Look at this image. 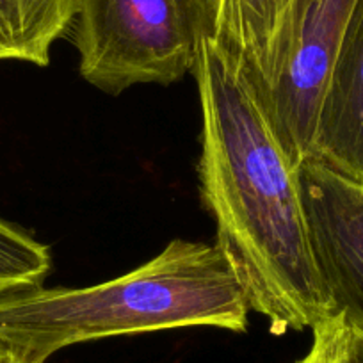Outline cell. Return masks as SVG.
<instances>
[{
  "mask_svg": "<svg viewBox=\"0 0 363 363\" xmlns=\"http://www.w3.org/2000/svg\"><path fill=\"white\" fill-rule=\"evenodd\" d=\"M335 317H337L338 328H340L342 338H344L345 349L351 356V362L363 363V323L347 315L342 310H337Z\"/></svg>",
  "mask_w": 363,
  "mask_h": 363,
  "instance_id": "obj_11",
  "label": "cell"
},
{
  "mask_svg": "<svg viewBox=\"0 0 363 363\" xmlns=\"http://www.w3.org/2000/svg\"><path fill=\"white\" fill-rule=\"evenodd\" d=\"M216 18L218 0H73L66 36L80 77L116 96L193 73L201 43L216 36Z\"/></svg>",
  "mask_w": 363,
  "mask_h": 363,
  "instance_id": "obj_3",
  "label": "cell"
},
{
  "mask_svg": "<svg viewBox=\"0 0 363 363\" xmlns=\"http://www.w3.org/2000/svg\"><path fill=\"white\" fill-rule=\"evenodd\" d=\"M291 0H218L216 40L247 65L260 82L278 26Z\"/></svg>",
  "mask_w": 363,
  "mask_h": 363,
  "instance_id": "obj_8",
  "label": "cell"
},
{
  "mask_svg": "<svg viewBox=\"0 0 363 363\" xmlns=\"http://www.w3.org/2000/svg\"><path fill=\"white\" fill-rule=\"evenodd\" d=\"M251 308L216 244L174 239L123 277L0 296V342L30 363L69 345L177 328L244 333Z\"/></svg>",
  "mask_w": 363,
  "mask_h": 363,
  "instance_id": "obj_2",
  "label": "cell"
},
{
  "mask_svg": "<svg viewBox=\"0 0 363 363\" xmlns=\"http://www.w3.org/2000/svg\"><path fill=\"white\" fill-rule=\"evenodd\" d=\"M352 6L354 0H291L265 75L257 82L299 164L312 157L320 106Z\"/></svg>",
  "mask_w": 363,
  "mask_h": 363,
  "instance_id": "obj_4",
  "label": "cell"
},
{
  "mask_svg": "<svg viewBox=\"0 0 363 363\" xmlns=\"http://www.w3.org/2000/svg\"><path fill=\"white\" fill-rule=\"evenodd\" d=\"M310 237L335 310L363 323V182L317 160L301 164Z\"/></svg>",
  "mask_w": 363,
  "mask_h": 363,
  "instance_id": "obj_5",
  "label": "cell"
},
{
  "mask_svg": "<svg viewBox=\"0 0 363 363\" xmlns=\"http://www.w3.org/2000/svg\"><path fill=\"white\" fill-rule=\"evenodd\" d=\"M312 345L296 363H352L335 312L312 328Z\"/></svg>",
  "mask_w": 363,
  "mask_h": 363,
  "instance_id": "obj_10",
  "label": "cell"
},
{
  "mask_svg": "<svg viewBox=\"0 0 363 363\" xmlns=\"http://www.w3.org/2000/svg\"><path fill=\"white\" fill-rule=\"evenodd\" d=\"M72 18L73 0H0V61L47 66Z\"/></svg>",
  "mask_w": 363,
  "mask_h": 363,
  "instance_id": "obj_7",
  "label": "cell"
},
{
  "mask_svg": "<svg viewBox=\"0 0 363 363\" xmlns=\"http://www.w3.org/2000/svg\"><path fill=\"white\" fill-rule=\"evenodd\" d=\"M0 363H30V362H27L23 356H20L18 352H15L11 347H8V345L0 342Z\"/></svg>",
  "mask_w": 363,
  "mask_h": 363,
  "instance_id": "obj_12",
  "label": "cell"
},
{
  "mask_svg": "<svg viewBox=\"0 0 363 363\" xmlns=\"http://www.w3.org/2000/svg\"><path fill=\"white\" fill-rule=\"evenodd\" d=\"M50 269L48 246L0 218V296L41 287Z\"/></svg>",
  "mask_w": 363,
  "mask_h": 363,
  "instance_id": "obj_9",
  "label": "cell"
},
{
  "mask_svg": "<svg viewBox=\"0 0 363 363\" xmlns=\"http://www.w3.org/2000/svg\"><path fill=\"white\" fill-rule=\"evenodd\" d=\"M201 106V201L216 246L272 333L312 330L335 310L310 237L301 164L246 62L208 36L193 72Z\"/></svg>",
  "mask_w": 363,
  "mask_h": 363,
  "instance_id": "obj_1",
  "label": "cell"
},
{
  "mask_svg": "<svg viewBox=\"0 0 363 363\" xmlns=\"http://www.w3.org/2000/svg\"><path fill=\"white\" fill-rule=\"evenodd\" d=\"M310 159L363 182V0H354L349 15Z\"/></svg>",
  "mask_w": 363,
  "mask_h": 363,
  "instance_id": "obj_6",
  "label": "cell"
}]
</instances>
